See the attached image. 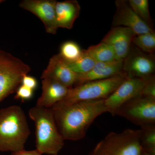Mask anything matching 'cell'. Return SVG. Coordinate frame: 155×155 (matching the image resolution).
Here are the masks:
<instances>
[{
    "label": "cell",
    "instance_id": "6da1fadb",
    "mask_svg": "<svg viewBox=\"0 0 155 155\" xmlns=\"http://www.w3.org/2000/svg\"><path fill=\"white\" fill-rule=\"evenodd\" d=\"M51 108L58 130L64 140L72 141L83 138L97 117L108 112L105 100L69 104H57Z\"/></svg>",
    "mask_w": 155,
    "mask_h": 155
},
{
    "label": "cell",
    "instance_id": "7a4b0ae2",
    "mask_svg": "<svg viewBox=\"0 0 155 155\" xmlns=\"http://www.w3.org/2000/svg\"><path fill=\"white\" fill-rule=\"evenodd\" d=\"M30 134L27 118L20 106L0 110V151L13 153L24 150Z\"/></svg>",
    "mask_w": 155,
    "mask_h": 155
},
{
    "label": "cell",
    "instance_id": "3957f363",
    "mask_svg": "<svg viewBox=\"0 0 155 155\" xmlns=\"http://www.w3.org/2000/svg\"><path fill=\"white\" fill-rule=\"evenodd\" d=\"M28 115L35 126V149L42 155H58L64 146V140L52 108L35 105L29 109Z\"/></svg>",
    "mask_w": 155,
    "mask_h": 155
},
{
    "label": "cell",
    "instance_id": "277c9868",
    "mask_svg": "<svg viewBox=\"0 0 155 155\" xmlns=\"http://www.w3.org/2000/svg\"><path fill=\"white\" fill-rule=\"evenodd\" d=\"M127 76L123 72L107 79L90 81L69 88L67 96L57 104H69L78 102L105 100Z\"/></svg>",
    "mask_w": 155,
    "mask_h": 155
},
{
    "label": "cell",
    "instance_id": "5b68a950",
    "mask_svg": "<svg viewBox=\"0 0 155 155\" xmlns=\"http://www.w3.org/2000/svg\"><path fill=\"white\" fill-rule=\"evenodd\" d=\"M140 130L111 132L100 141L88 155H140Z\"/></svg>",
    "mask_w": 155,
    "mask_h": 155
},
{
    "label": "cell",
    "instance_id": "8992f818",
    "mask_svg": "<svg viewBox=\"0 0 155 155\" xmlns=\"http://www.w3.org/2000/svg\"><path fill=\"white\" fill-rule=\"evenodd\" d=\"M30 70V66L21 59L0 50V103L16 92Z\"/></svg>",
    "mask_w": 155,
    "mask_h": 155
},
{
    "label": "cell",
    "instance_id": "52a82bcc",
    "mask_svg": "<svg viewBox=\"0 0 155 155\" xmlns=\"http://www.w3.org/2000/svg\"><path fill=\"white\" fill-rule=\"evenodd\" d=\"M112 115L122 116L140 127L155 124V99L136 97L119 107Z\"/></svg>",
    "mask_w": 155,
    "mask_h": 155
},
{
    "label": "cell",
    "instance_id": "ba28073f",
    "mask_svg": "<svg viewBox=\"0 0 155 155\" xmlns=\"http://www.w3.org/2000/svg\"><path fill=\"white\" fill-rule=\"evenodd\" d=\"M149 78H143L127 76L114 92L105 100L108 112L112 115L116 109L126 102L141 95Z\"/></svg>",
    "mask_w": 155,
    "mask_h": 155
},
{
    "label": "cell",
    "instance_id": "9c48e42d",
    "mask_svg": "<svg viewBox=\"0 0 155 155\" xmlns=\"http://www.w3.org/2000/svg\"><path fill=\"white\" fill-rule=\"evenodd\" d=\"M155 60L150 54L132 47L123 62V71L128 77L146 78L153 75Z\"/></svg>",
    "mask_w": 155,
    "mask_h": 155
},
{
    "label": "cell",
    "instance_id": "30bf717a",
    "mask_svg": "<svg viewBox=\"0 0 155 155\" xmlns=\"http://www.w3.org/2000/svg\"><path fill=\"white\" fill-rule=\"evenodd\" d=\"M56 2L57 1L54 0H23L19 5L38 17L48 33L54 35L58 28L56 16Z\"/></svg>",
    "mask_w": 155,
    "mask_h": 155
},
{
    "label": "cell",
    "instance_id": "8fae6325",
    "mask_svg": "<svg viewBox=\"0 0 155 155\" xmlns=\"http://www.w3.org/2000/svg\"><path fill=\"white\" fill-rule=\"evenodd\" d=\"M116 11L113 19L114 26H123L129 28L136 35L153 32L152 28L140 18L126 1L116 2Z\"/></svg>",
    "mask_w": 155,
    "mask_h": 155
},
{
    "label": "cell",
    "instance_id": "7c38bea8",
    "mask_svg": "<svg viewBox=\"0 0 155 155\" xmlns=\"http://www.w3.org/2000/svg\"><path fill=\"white\" fill-rule=\"evenodd\" d=\"M136 34L129 28L114 26L103 39L102 41L113 49L116 60L123 61L130 52L132 41Z\"/></svg>",
    "mask_w": 155,
    "mask_h": 155
},
{
    "label": "cell",
    "instance_id": "4fadbf2b",
    "mask_svg": "<svg viewBox=\"0 0 155 155\" xmlns=\"http://www.w3.org/2000/svg\"><path fill=\"white\" fill-rule=\"evenodd\" d=\"M78 74L72 71L59 54L50 58L47 67L42 73L41 79L50 78L68 88L75 86Z\"/></svg>",
    "mask_w": 155,
    "mask_h": 155
},
{
    "label": "cell",
    "instance_id": "5bb4252c",
    "mask_svg": "<svg viewBox=\"0 0 155 155\" xmlns=\"http://www.w3.org/2000/svg\"><path fill=\"white\" fill-rule=\"evenodd\" d=\"M123 62L124 60L96 62L90 71L85 74L78 75L75 86L90 81L107 79L120 74L123 72Z\"/></svg>",
    "mask_w": 155,
    "mask_h": 155
},
{
    "label": "cell",
    "instance_id": "9a60e30c",
    "mask_svg": "<svg viewBox=\"0 0 155 155\" xmlns=\"http://www.w3.org/2000/svg\"><path fill=\"white\" fill-rule=\"evenodd\" d=\"M42 92L36 105L46 108H52L67 96L69 88L50 78L42 79Z\"/></svg>",
    "mask_w": 155,
    "mask_h": 155
},
{
    "label": "cell",
    "instance_id": "2e32d148",
    "mask_svg": "<svg viewBox=\"0 0 155 155\" xmlns=\"http://www.w3.org/2000/svg\"><path fill=\"white\" fill-rule=\"evenodd\" d=\"M80 11V5L76 0L57 2L55 12L58 28L71 29L79 16Z\"/></svg>",
    "mask_w": 155,
    "mask_h": 155
},
{
    "label": "cell",
    "instance_id": "e0dca14e",
    "mask_svg": "<svg viewBox=\"0 0 155 155\" xmlns=\"http://www.w3.org/2000/svg\"><path fill=\"white\" fill-rule=\"evenodd\" d=\"M85 51L97 62H109L116 60L112 48L104 42L91 46Z\"/></svg>",
    "mask_w": 155,
    "mask_h": 155
},
{
    "label": "cell",
    "instance_id": "ac0fdd59",
    "mask_svg": "<svg viewBox=\"0 0 155 155\" xmlns=\"http://www.w3.org/2000/svg\"><path fill=\"white\" fill-rule=\"evenodd\" d=\"M140 143L142 149L155 155V125L148 124L140 127Z\"/></svg>",
    "mask_w": 155,
    "mask_h": 155
},
{
    "label": "cell",
    "instance_id": "d6986e66",
    "mask_svg": "<svg viewBox=\"0 0 155 155\" xmlns=\"http://www.w3.org/2000/svg\"><path fill=\"white\" fill-rule=\"evenodd\" d=\"M66 62L73 72L81 75L90 71L97 62L85 52V50H83L81 55L75 61Z\"/></svg>",
    "mask_w": 155,
    "mask_h": 155
},
{
    "label": "cell",
    "instance_id": "ffe728a7",
    "mask_svg": "<svg viewBox=\"0 0 155 155\" xmlns=\"http://www.w3.org/2000/svg\"><path fill=\"white\" fill-rule=\"evenodd\" d=\"M143 52L153 54L155 51V33L154 31L148 33L136 35L132 43Z\"/></svg>",
    "mask_w": 155,
    "mask_h": 155
},
{
    "label": "cell",
    "instance_id": "44dd1931",
    "mask_svg": "<svg viewBox=\"0 0 155 155\" xmlns=\"http://www.w3.org/2000/svg\"><path fill=\"white\" fill-rule=\"evenodd\" d=\"M82 51L75 42L67 41L61 45L59 54L66 62H72L81 55Z\"/></svg>",
    "mask_w": 155,
    "mask_h": 155
},
{
    "label": "cell",
    "instance_id": "7402d4cb",
    "mask_svg": "<svg viewBox=\"0 0 155 155\" xmlns=\"http://www.w3.org/2000/svg\"><path fill=\"white\" fill-rule=\"evenodd\" d=\"M127 2L137 16L152 28L151 24L152 22L150 15L148 1L129 0Z\"/></svg>",
    "mask_w": 155,
    "mask_h": 155
},
{
    "label": "cell",
    "instance_id": "603a6c76",
    "mask_svg": "<svg viewBox=\"0 0 155 155\" xmlns=\"http://www.w3.org/2000/svg\"><path fill=\"white\" fill-rule=\"evenodd\" d=\"M33 94V90L21 84L16 91L14 98L22 101H27L32 98Z\"/></svg>",
    "mask_w": 155,
    "mask_h": 155
},
{
    "label": "cell",
    "instance_id": "cb8c5ba5",
    "mask_svg": "<svg viewBox=\"0 0 155 155\" xmlns=\"http://www.w3.org/2000/svg\"><path fill=\"white\" fill-rule=\"evenodd\" d=\"M141 95L155 99V78L154 75L148 78Z\"/></svg>",
    "mask_w": 155,
    "mask_h": 155
},
{
    "label": "cell",
    "instance_id": "d4e9b609",
    "mask_svg": "<svg viewBox=\"0 0 155 155\" xmlns=\"http://www.w3.org/2000/svg\"><path fill=\"white\" fill-rule=\"evenodd\" d=\"M21 84L34 91L37 87L38 81L35 78L27 75L23 77Z\"/></svg>",
    "mask_w": 155,
    "mask_h": 155
},
{
    "label": "cell",
    "instance_id": "484cf974",
    "mask_svg": "<svg viewBox=\"0 0 155 155\" xmlns=\"http://www.w3.org/2000/svg\"><path fill=\"white\" fill-rule=\"evenodd\" d=\"M10 155H42V154L35 149L31 150H23L19 151L12 153Z\"/></svg>",
    "mask_w": 155,
    "mask_h": 155
},
{
    "label": "cell",
    "instance_id": "4316f807",
    "mask_svg": "<svg viewBox=\"0 0 155 155\" xmlns=\"http://www.w3.org/2000/svg\"><path fill=\"white\" fill-rule=\"evenodd\" d=\"M140 155H155L153 154L147 152L143 150L142 149L141 152H140Z\"/></svg>",
    "mask_w": 155,
    "mask_h": 155
}]
</instances>
